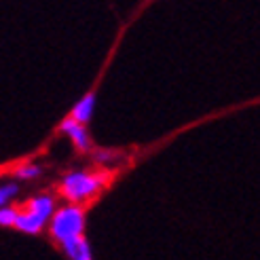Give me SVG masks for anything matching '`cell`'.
I'll return each mask as SVG.
<instances>
[{"mask_svg": "<svg viewBox=\"0 0 260 260\" xmlns=\"http://www.w3.org/2000/svg\"><path fill=\"white\" fill-rule=\"evenodd\" d=\"M106 184H108V174L76 170V172H68L61 178L59 194L70 205H81L89 199H93Z\"/></svg>", "mask_w": 260, "mask_h": 260, "instance_id": "obj_1", "label": "cell"}, {"mask_svg": "<svg viewBox=\"0 0 260 260\" xmlns=\"http://www.w3.org/2000/svg\"><path fill=\"white\" fill-rule=\"evenodd\" d=\"M55 210L57 205L53 194H36V197L25 201L23 207H17L15 229L25 233V235H38L49 224Z\"/></svg>", "mask_w": 260, "mask_h": 260, "instance_id": "obj_2", "label": "cell"}, {"mask_svg": "<svg viewBox=\"0 0 260 260\" xmlns=\"http://www.w3.org/2000/svg\"><path fill=\"white\" fill-rule=\"evenodd\" d=\"M85 231V210L81 205H61L49 220V233L59 245L83 237Z\"/></svg>", "mask_w": 260, "mask_h": 260, "instance_id": "obj_3", "label": "cell"}, {"mask_svg": "<svg viewBox=\"0 0 260 260\" xmlns=\"http://www.w3.org/2000/svg\"><path fill=\"white\" fill-rule=\"evenodd\" d=\"M59 132L61 134H66L70 140H72V144L79 148L81 152H87L91 148V138H89V132H87V127L79 125L76 121H72L70 116L68 119H63L61 125H59Z\"/></svg>", "mask_w": 260, "mask_h": 260, "instance_id": "obj_4", "label": "cell"}, {"mask_svg": "<svg viewBox=\"0 0 260 260\" xmlns=\"http://www.w3.org/2000/svg\"><path fill=\"white\" fill-rule=\"evenodd\" d=\"M93 110H95V93L91 91V93H87L85 98H81L79 102L74 104L70 119L85 127V125L91 121V116H93Z\"/></svg>", "mask_w": 260, "mask_h": 260, "instance_id": "obj_5", "label": "cell"}, {"mask_svg": "<svg viewBox=\"0 0 260 260\" xmlns=\"http://www.w3.org/2000/svg\"><path fill=\"white\" fill-rule=\"evenodd\" d=\"M61 250L70 260H93V254H91V245L89 241L83 237L79 239H72V241H66L61 243Z\"/></svg>", "mask_w": 260, "mask_h": 260, "instance_id": "obj_6", "label": "cell"}, {"mask_svg": "<svg viewBox=\"0 0 260 260\" xmlns=\"http://www.w3.org/2000/svg\"><path fill=\"white\" fill-rule=\"evenodd\" d=\"M13 176H15V180H23V182L36 180V178H41V176H43V167H41V165H36V163H23V165L17 167Z\"/></svg>", "mask_w": 260, "mask_h": 260, "instance_id": "obj_7", "label": "cell"}, {"mask_svg": "<svg viewBox=\"0 0 260 260\" xmlns=\"http://www.w3.org/2000/svg\"><path fill=\"white\" fill-rule=\"evenodd\" d=\"M19 194V184L17 182H3L0 184V210L7 205H11V201Z\"/></svg>", "mask_w": 260, "mask_h": 260, "instance_id": "obj_8", "label": "cell"}, {"mask_svg": "<svg viewBox=\"0 0 260 260\" xmlns=\"http://www.w3.org/2000/svg\"><path fill=\"white\" fill-rule=\"evenodd\" d=\"M15 220H17V207L7 205L0 210V226L9 229V226H15Z\"/></svg>", "mask_w": 260, "mask_h": 260, "instance_id": "obj_9", "label": "cell"}, {"mask_svg": "<svg viewBox=\"0 0 260 260\" xmlns=\"http://www.w3.org/2000/svg\"><path fill=\"white\" fill-rule=\"evenodd\" d=\"M116 157H119V152H114V150H95V152H93V159H95L98 163H110V161H114Z\"/></svg>", "mask_w": 260, "mask_h": 260, "instance_id": "obj_10", "label": "cell"}]
</instances>
